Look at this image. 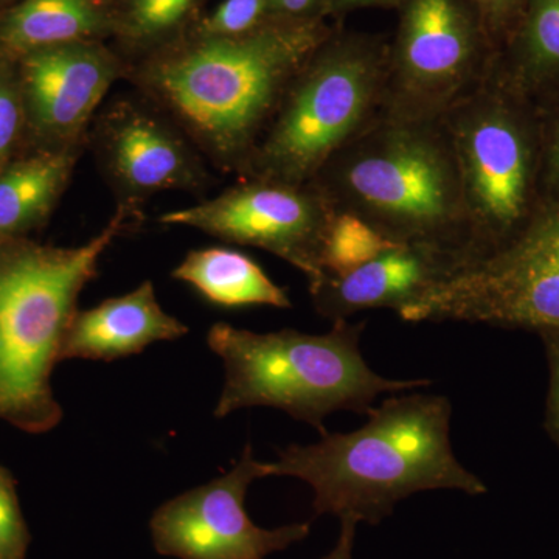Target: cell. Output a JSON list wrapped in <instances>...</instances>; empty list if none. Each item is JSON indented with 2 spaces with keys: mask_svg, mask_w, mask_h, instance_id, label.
I'll return each mask as SVG.
<instances>
[{
  "mask_svg": "<svg viewBox=\"0 0 559 559\" xmlns=\"http://www.w3.org/2000/svg\"><path fill=\"white\" fill-rule=\"evenodd\" d=\"M331 33L323 20L278 16L248 35L197 36L128 73L202 156L241 176L290 81Z\"/></svg>",
  "mask_w": 559,
  "mask_h": 559,
  "instance_id": "6da1fadb",
  "label": "cell"
},
{
  "mask_svg": "<svg viewBox=\"0 0 559 559\" xmlns=\"http://www.w3.org/2000/svg\"><path fill=\"white\" fill-rule=\"evenodd\" d=\"M366 425L323 433L318 443L290 444L267 463V477L289 476L314 491V513L380 524L400 500L428 489L469 496L487 485L455 457L447 396L404 395L367 412Z\"/></svg>",
  "mask_w": 559,
  "mask_h": 559,
  "instance_id": "7a4b0ae2",
  "label": "cell"
},
{
  "mask_svg": "<svg viewBox=\"0 0 559 559\" xmlns=\"http://www.w3.org/2000/svg\"><path fill=\"white\" fill-rule=\"evenodd\" d=\"M311 182L336 212L358 216L388 240L450 250L473 263L462 178L443 119L380 110Z\"/></svg>",
  "mask_w": 559,
  "mask_h": 559,
  "instance_id": "3957f363",
  "label": "cell"
},
{
  "mask_svg": "<svg viewBox=\"0 0 559 559\" xmlns=\"http://www.w3.org/2000/svg\"><path fill=\"white\" fill-rule=\"evenodd\" d=\"M140 219L119 205L94 238L76 248L0 241V419L27 433H46L62 418L51 371L81 290L98 275L103 253Z\"/></svg>",
  "mask_w": 559,
  "mask_h": 559,
  "instance_id": "277c9868",
  "label": "cell"
},
{
  "mask_svg": "<svg viewBox=\"0 0 559 559\" xmlns=\"http://www.w3.org/2000/svg\"><path fill=\"white\" fill-rule=\"evenodd\" d=\"M366 323L336 320L326 334L296 330L274 333L215 323L209 331L212 352L223 359L226 380L215 417L263 406L326 433L334 412L367 414L382 393L426 388L428 380H390L367 366L359 342Z\"/></svg>",
  "mask_w": 559,
  "mask_h": 559,
  "instance_id": "5b68a950",
  "label": "cell"
},
{
  "mask_svg": "<svg viewBox=\"0 0 559 559\" xmlns=\"http://www.w3.org/2000/svg\"><path fill=\"white\" fill-rule=\"evenodd\" d=\"M388 60L381 36L331 33L290 81L240 178L311 182L380 112Z\"/></svg>",
  "mask_w": 559,
  "mask_h": 559,
  "instance_id": "8992f818",
  "label": "cell"
},
{
  "mask_svg": "<svg viewBox=\"0 0 559 559\" xmlns=\"http://www.w3.org/2000/svg\"><path fill=\"white\" fill-rule=\"evenodd\" d=\"M443 121L462 178L474 263L516 240L544 207L538 106L492 68Z\"/></svg>",
  "mask_w": 559,
  "mask_h": 559,
  "instance_id": "52a82bcc",
  "label": "cell"
},
{
  "mask_svg": "<svg viewBox=\"0 0 559 559\" xmlns=\"http://www.w3.org/2000/svg\"><path fill=\"white\" fill-rule=\"evenodd\" d=\"M396 314L415 323L559 333V204L544 205L516 240L455 272Z\"/></svg>",
  "mask_w": 559,
  "mask_h": 559,
  "instance_id": "ba28073f",
  "label": "cell"
},
{
  "mask_svg": "<svg viewBox=\"0 0 559 559\" xmlns=\"http://www.w3.org/2000/svg\"><path fill=\"white\" fill-rule=\"evenodd\" d=\"M389 43L381 110L443 119L495 68V44L473 0H403Z\"/></svg>",
  "mask_w": 559,
  "mask_h": 559,
  "instance_id": "9c48e42d",
  "label": "cell"
},
{
  "mask_svg": "<svg viewBox=\"0 0 559 559\" xmlns=\"http://www.w3.org/2000/svg\"><path fill=\"white\" fill-rule=\"evenodd\" d=\"M334 215L336 210L312 182L249 178L212 200L165 213L159 221L274 253L299 270L311 288L325 277L322 249Z\"/></svg>",
  "mask_w": 559,
  "mask_h": 559,
  "instance_id": "30bf717a",
  "label": "cell"
},
{
  "mask_svg": "<svg viewBox=\"0 0 559 559\" xmlns=\"http://www.w3.org/2000/svg\"><path fill=\"white\" fill-rule=\"evenodd\" d=\"M263 477L267 463L253 457L248 444L229 473L154 511L150 521L154 549L179 559H264L307 538L308 522L270 530L250 520L246 495L250 484Z\"/></svg>",
  "mask_w": 559,
  "mask_h": 559,
  "instance_id": "8fae6325",
  "label": "cell"
},
{
  "mask_svg": "<svg viewBox=\"0 0 559 559\" xmlns=\"http://www.w3.org/2000/svg\"><path fill=\"white\" fill-rule=\"evenodd\" d=\"M94 121L87 142L119 205L140 209L162 191L207 189L210 176L201 151L150 100L121 98Z\"/></svg>",
  "mask_w": 559,
  "mask_h": 559,
  "instance_id": "7c38bea8",
  "label": "cell"
},
{
  "mask_svg": "<svg viewBox=\"0 0 559 559\" xmlns=\"http://www.w3.org/2000/svg\"><path fill=\"white\" fill-rule=\"evenodd\" d=\"M119 58L95 40L61 44L22 55L25 116L51 150L84 148L90 127L117 80Z\"/></svg>",
  "mask_w": 559,
  "mask_h": 559,
  "instance_id": "4fadbf2b",
  "label": "cell"
},
{
  "mask_svg": "<svg viewBox=\"0 0 559 559\" xmlns=\"http://www.w3.org/2000/svg\"><path fill=\"white\" fill-rule=\"evenodd\" d=\"M465 266L468 261L450 250L393 246L349 274L325 275L310 288L312 305L333 322L359 311L389 308L399 312Z\"/></svg>",
  "mask_w": 559,
  "mask_h": 559,
  "instance_id": "5bb4252c",
  "label": "cell"
},
{
  "mask_svg": "<svg viewBox=\"0 0 559 559\" xmlns=\"http://www.w3.org/2000/svg\"><path fill=\"white\" fill-rule=\"evenodd\" d=\"M189 326L173 318L157 301L150 280L139 288L76 311L70 322L60 360H112L138 355L159 341H176Z\"/></svg>",
  "mask_w": 559,
  "mask_h": 559,
  "instance_id": "9a60e30c",
  "label": "cell"
},
{
  "mask_svg": "<svg viewBox=\"0 0 559 559\" xmlns=\"http://www.w3.org/2000/svg\"><path fill=\"white\" fill-rule=\"evenodd\" d=\"M495 70L538 102L559 90V0H527L516 27L498 51Z\"/></svg>",
  "mask_w": 559,
  "mask_h": 559,
  "instance_id": "2e32d148",
  "label": "cell"
},
{
  "mask_svg": "<svg viewBox=\"0 0 559 559\" xmlns=\"http://www.w3.org/2000/svg\"><path fill=\"white\" fill-rule=\"evenodd\" d=\"M171 277L187 283L209 301L223 308H293L288 290L272 282L255 260L240 250L207 248L191 250Z\"/></svg>",
  "mask_w": 559,
  "mask_h": 559,
  "instance_id": "e0dca14e",
  "label": "cell"
},
{
  "mask_svg": "<svg viewBox=\"0 0 559 559\" xmlns=\"http://www.w3.org/2000/svg\"><path fill=\"white\" fill-rule=\"evenodd\" d=\"M80 151H40L0 171V241L16 240L46 221L68 187Z\"/></svg>",
  "mask_w": 559,
  "mask_h": 559,
  "instance_id": "ac0fdd59",
  "label": "cell"
},
{
  "mask_svg": "<svg viewBox=\"0 0 559 559\" xmlns=\"http://www.w3.org/2000/svg\"><path fill=\"white\" fill-rule=\"evenodd\" d=\"M116 22L100 0H24L0 25V43L13 53L92 40Z\"/></svg>",
  "mask_w": 559,
  "mask_h": 559,
  "instance_id": "d6986e66",
  "label": "cell"
},
{
  "mask_svg": "<svg viewBox=\"0 0 559 559\" xmlns=\"http://www.w3.org/2000/svg\"><path fill=\"white\" fill-rule=\"evenodd\" d=\"M393 246L399 245L388 240L366 221L352 213L336 212L323 242V272L341 277L377 259Z\"/></svg>",
  "mask_w": 559,
  "mask_h": 559,
  "instance_id": "ffe728a7",
  "label": "cell"
},
{
  "mask_svg": "<svg viewBox=\"0 0 559 559\" xmlns=\"http://www.w3.org/2000/svg\"><path fill=\"white\" fill-rule=\"evenodd\" d=\"M198 0H130L124 21V35L135 43H153L186 24Z\"/></svg>",
  "mask_w": 559,
  "mask_h": 559,
  "instance_id": "44dd1931",
  "label": "cell"
},
{
  "mask_svg": "<svg viewBox=\"0 0 559 559\" xmlns=\"http://www.w3.org/2000/svg\"><path fill=\"white\" fill-rule=\"evenodd\" d=\"M278 17L270 0H224L202 21L198 36L204 38H234L259 31Z\"/></svg>",
  "mask_w": 559,
  "mask_h": 559,
  "instance_id": "7402d4cb",
  "label": "cell"
},
{
  "mask_svg": "<svg viewBox=\"0 0 559 559\" xmlns=\"http://www.w3.org/2000/svg\"><path fill=\"white\" fill-rule=\"evenodd\" d=\"M538 106L540 135V198L544 205L559 204V90Z\"/></svg>",
  "mask_w": 559,
  "mask_h": 559,
  "instance_id": "603a6c76",
  "label": "cell"
},
{
  "mask_svg": "<svg viewBox=\"0 0 559 559\" xmlns=\"http://www.w3.org/2000/svg\"><path fill=\"white\" fill-rule=\"evenodd\" d=\"M32 543L31 530L22 514L16 480L0 466V559H25Z\"/></svg>",
  "mask_w": 559,
  "mask_h": 559,
  "instance_id": "cb8c5ba5",
  "label": "cell"
},
{
  "mask_svg": "<svg viewBox=\"0 0 559 559\" xmlns=\"http://www.w3.org/2000/svg\"><path fill=\"white\" fill-rule=\"evenodd\" d=\"M24 117L20 83L0 75V171L16 145Z\"/></svg>",
  "mask_w": 559,
  "mask_h": 559,
  "instance_id": "d4e9b609",
  "label": "cell"
},
{
  "mask_svg": "<svg viewBox=\"0 0 559 559\" xmlns=\"http://www.w3.org/2000/svg\"><path fill=\"white\" fill-rule=\"evenodd\" d=\"M479 10L489 39L500 50L516 27L527 0H473Z\"/></svg>",
  "mask_w": 559,
  "mask_h": 559,
  "instance_id": "484cf974",
  "label": "cell"
},
{
  "mask_svg": "<svg viewBox=\"0 0 559 559\" xmlns=\"http://www.w3.org/2000/svg\"><path fill=\"white\" fill-rule=\"evenodd\" d=\"M549 364V395H547L546 429L559 447V333L539 334Z\"/></svg>",
  "mask_w": 559,
  "mask_h": 559,
  "instance_id": "4316f807",
  "label": "cell"
},
{
  "mask_svg": "<svg viewBox=\"0 0 559 559\" xmlns=\"http://www.w3.org/2000/svg\"><path fill=\"white\" fill-rule=\"evenodd\" d=\"M275 14L290 20H323L331 14V0H270Z\"/></svg>",
  "mask_w": 559,
  "mask_h": 559,
  "instance_id": "83f0119b",
  "label": "cell"
},
{
  "mask_svg": "<svg viewBox=\"0 0 559 559\" xmlns=\"http://www.w3.org/2000/svg\"><path fill=\"white\" fill-rule=\"evenodd\" d=\"M341 536L334 549L322 559H353V544H355L356 525L355 520H341Z\"/></svg>",
  "mask_w": 559,
  "mask_h": 559,
  "instance_id": "f1b7e54d",
  "label": "cell"
},
{
  "mask_svg": "<svg viewBox=\"0 0 559 559\" xmlns=\"http://www.w3.org/2000/svg\"><path fill=\"white\" fill-rule=\"evenodd\" d=\"M403 0H331V14L333 16H345L352 11L370 9V7H396Z\"/></svg>",
  "mask_w": 559,
  "mask_h": 559,
  "instance_id": "f546056e",
  "label": "cell"
}]
</instances>
